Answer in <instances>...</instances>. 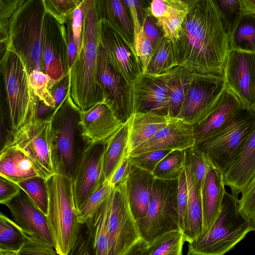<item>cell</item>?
<instances>
[{
  "instance_id": "obj_2",
  "label": "cell",
  "mask_w": 255,
  "mask_h": 255,
  "mask_svg": "<svg viewBox=\"0 0 255 255\" xmlns=\"http://www.w3.org/2000/svg\"><path fill=\"white\" fill-rule=\"evenodd\" d=\"M99 21L96 0H84L82 49L69 71V97L81 112L103 102L97 76Z\"/></svg>"
},
{
  "instance_id": "obj_37",
  "label": "cell",
  "mask_w": 255,
  "mask_h": 255,
  "mask_svg": "<svg viewBox=\"0 0 255 255\" xmlns=\"http://www.w3.org/2000/svg\"><path fill=\"white\" fill-rule=\"evenodd\" d=\"M184 242L180 231L167 233L148 245L147 255H182Z\"/></svg>"
},
{
  "instance_id": "obj_3",
  "label": "cell",
  "mask_w": 255,
  "mask_h": 255,
  "mask_svg": "<svg viewBox=\"0 0 255 255\" xmlns=\"http://www.w3.org/2000/svg\"><path fill=\"white\" fill-rule=\"evenodd\" d=\"M46 13L43 0H20L9 21L7 48L18 55L28 75L33 71L44 73L42 39Z\"/></svg>"
},
{
  "instance_id": "obj_6",
  "label": "cell",
  "mask_w": 255,
  "mask_h": 255,
  "mask_svg": "<svg viewBox=\"0 0 255 255\" xmlns=\"http://www.w3.org/2000/svg\"><path fill=\"white\" fill-rule=\"evenodd\" d=\"M238 200L225 192L213 225L206 234L188 243V255H224L254 231V223L240 212Z\"/></svg>"
},
{
  "instance_id": "obj_61",
  "label": "cell",
  "mask_w": 255,
  "mask_h": 255,
  "mask_svg": "<svg viewBox=\"0 0 255 255\" xmlns=\"http://www.w3.org/2000/svg\"><path fill=\"white\" fill-rule=\"evenodd\" d=\"M0 255H17L16 252L0 250Z\"/></svg>"
},
{
  "instance_id": "obj_32",
  "label": "cell",
  "mask_w": 255,
  "mask_h": 255,
  "mask_svg": "<svg viewBox=\"0 0 255 255\" xmlns=\"http://www.w3.org/2000/svg\"><path fill=\"white\" fill-rule=\"evenodd\" d=\"M111 199V191L102 205L85 222L95 255H110L108 219Z\"/></svg>"
},
{
  "instance_id": "obj_33",
  "label": "cell",
  "mask_w": 255,
  "mask_h": 255,
  "mask_svg": "<svg viewBox=\"0 0 255 255\" xmlns=\"http://www.w3.org/2000/svg\"><path fill=\"white\" fill-rule=\"evenodd\" d=\"M229 41L230 50L255 53V13L242 11Z\"/></svg>"
},
{
  "instance_id": "obj_49",
  "label": "cell",
  "mask_w": 255,
  "mask_h": 255,
  "mask_svg": "<svg viewBox=\"0 0 255 255\" xmlns=\"http://www.w3.org/2000/svg\"><path fill=\"white\" fill-rule=\"evenodd\" d=\"M17 255H59L56 248L34 238L29 237Z\"/></svg>"
},
{
  "instance_id": "obj_42",
  "label": "cell",
  "mask_w": 255,
  "mask_h": 255,
  "mask_svg": "<svg viewBox=\"0 0 255 255\" xmlns=\"http://www.w3.org/2000/svg\"><path fill=\"white\" fill-rule=\"evenodd\" d=\"M82 0H43L45 11L60 24L72 18L75 9Z\"/></svg>"
},
{
  "instance_id": "obj_58",
  "label": "cell",
  "mask_w": 255,
  "mask_h": 255,
  "mask_svg": "<svg viewBox=\"0 0 255 255\" xmlns=\"http://www.w3.org/2000/svg\"><path fill=\"white\" fill-rule=\"evenodd\" d=\"M65 25L66 28L68 66L69 71L77 58V50L73 38L71 19L66 23Z\"/></svg>"
},
{
  "instance_id": "obj_25",
  "label": "cell",
  "mask_w": 255,
  "mask_h": 255,
  "mask_svg": "<svg viewBox=\"0 0 255 255\" xmlns=\"http://www.w3.org/2000/svg\"><path fill=\"white\" fill-rule=\"evenodd\" d=\"M153 180L152 174L132 165L125 184L129 209L135 221L147 214Z\"/></svg>"
},
{
  "instance_id": "obj_41",
  "label": "cell",
  "mask_w": 255,
  "mask_h": 255,
  "mask_svg": "<svg viewBox=\"0 0 255 255\" xmlns=\"http://www.w3.org/2000/svg\"><path fill=\"white\" fill-rule=\"evenodd\" d=\"M215 0L222 23L229 38L242 14L241 0Z\"/></svg>"
},
{
  "instance_id": "obj_19",
  "label": "cell",
  "mask_w": 255,
  "mask_h": 255,
  "mask_svg": "<svg viewBox=\"0 0 255 255\" xmlns=\"http://www.w3.org/2000/svg\"><path fill=\"white\" fill-rule=\"evenodd\" d=\"M9 210L12 220L28 236L56 248L47 217L22 191L4 204Z\"/></svg>"
},
{
  "instance_id": "obj_62",
  "label": "cell",
  "mask_w": 255,
  "mask_h": 255,
  "mask_svg": "<svg viewBox=\"0 0 255 255\" xmlns=\"http://www.w3.org/2000/svg\"><path fill=\"white\" fill-rule=\"evenodd\" d=\"M254 231H255V223L254 224Z\"/></svg>"
},
{
  "instance_id": "obj_23",
  "label": "cell",
  "mask_w": 255,
  "mask_h": 255,
  "mask_svg": "<svg viewBox=\"0 0 255 255\" xmlns=\"http://www.w3.org/2000/svg\"><path fill=\"white\" fill-rule=\"evenodd\" d=\"M225 186L238 197L255 176V129L251 134L241 153L223 175Z\"/></svg>"
},
{
  "instance_id": "obj_56",
  "label": "cell",
  "mask_w": 255,
  "mask_h": 255,
  "mask_svg": "<svg viewBox=\"0 0 255 255\" xmlns=\"http://www.w3.org/2000/svg\"><path fill=\"white\" fill-rule=\"evenodd\" d=\"M132 166V164L129 157H125L108 181L109 184L113 188L118 187L123 184L130 173Z\"/></svg>"
},
{
  "instance_id": "obj_12",
  "label": "cell",
  "mask_w": 255,
  "mask_h": 255,
  "mask_svg": "<svg viewBox=\"0 0 255 255\" xmlns=\"http://www.w3.org/2000/svg\"><path fill=\"white\" fill-rule=\"evenodd\" d=\"M97 76L103 92V102L117 119L125 124L133 114L132 84L111 66L100 44Z\"/></svg>"
},
{
  "instance_id": "obj_15",
  "label": "cell",
  "mask_w": 255,
  "mask_h": 255,
  "mask_svg": "<svg viewBox=\"0 0 255 255\" xmlns=\"http://www.w3.org/2000/svg\"><path fill=\"white\" fill-rule=\"evenodd\" d=\"M106 143H88L73 177L75 206L78 212L105 181L102 168Z\"/></svg>"
},
{
  "instance_id": "obj_21",
  "label": "cell",
  "mask_w": 255,
  "mask_h": 255,
  "mask_svg": "<svg viewBox=\"0 0 255 255\" xmlns=\"http://www.w3.org/2000/svg\"><path fill=\"white\" fill-rule=\"evenodd\" d=\"M244 106L240 100L226 86L210 113L200 122L193 125L194 145L224 128Z\"/></svg>"
},
{
  "instance_id": "obj_36",
  "label": "cell",
  "mask_w": 255,
  "mask_h": 255,
  "mask_svg": "<svg viewBox=\"0 0 255 255\" xmlns=\"http://www.w3.org/2000/svg\"><path fill=\"white\" fill-rule=\"evenodd\" d=\"M29 238L12 220L0 213V250L17 253Z\"/></svg>"
},
{
  "instance_id": "obj_45",
  "label": "cell",
  "mask_w": 255,
  "mask_h": 255,
  "mask_svg": "<svg viewBox=\"0 0 255 255\" xmlns=\"http://www.w3.org/2000/svg\"><path fill=\"white\" fill-rule=\"evenodd\" d=\"M20 1V0H0V54L5 52L8 45L9 21Z\"/></svg>"
},
{
  "instance_id": "obj_11",
  "label": "cell",
  "mask_w": 255,
  "mask_h": 255,
  "mask_svg": "<svg viewBox=\"0 0 255 255\" xmlns=\"http://www.w3.org/2000/svg\"><path fill=\"white\" fill-rule=\"evenodd\" d=\"M125 183L111 190L108 219L110 255H124L141 239L129 209Z\"/></svg>"
},
{
  "instance_id": "obj_17",
  "label": "cell",
  "mask_w": 255,
  "mask_h": 255,
  "mask_svg": "<svg viewBox=\"0 0 255 255\" xmlns=\"http://www.w3.org/2000/svg\"><path fill=\"white\" fill-rule=\"evenodd\" d=\"M42 58L44 73L55 81L69 71L66 28L46 13L42 29Z\"/></svg>"
},
{
  "instance_id": "obj_39",
  "label": "cell",
  "mask_w": 255,
  "mask_h": 255,
  "mask_svg": "<svg viewBox=\"0 0 255 255\" xmlns=\"http://www.w3.org/2000/svg\"><path fill=\"white\" fill-rule=\"evenodd\" d=\"M46 180L40 176L34 177L17 183L34 205L47 216L48 194Z\"/></svg>"
},
{
  "instance_id": "obj_28",
  "label": "cell",
  "mask_w": 255,
  "mask_h": 255,
  "mask_svg": "<svg viewBox=\"0 0 255 255\" xmlns=\"http://www.w3.org/2000/svg\"><path fill=\"white\" fill-rule=\"evenodd\" d=\"M172 119L168 116L148 112L134 113L131 117L127 142V157L134 149L154 136Z\"/></svg>"
},
{
  "instance_id": "obj_52",
  "label": "cell",
  "mask_w": 255,
  "mask_h": 255,
  "mask_svg": "<svg viewBox=\"0 0 255 255\" xmlns=\"http://www.w3.org/2000/svg\"><path fill=\"white\" fill-rule=\"evenodd\" d=\"M239 209L248 220L255 222V185L241 194L238 200Z\"/></svg>"
},
{
  "instance_id": "obj_16",
  "label": "cell",
  "mask_w": 255,
  "mask_h": 255,
  "mask_svg": "<svg viewBox=\"0 0 255 255\" xmlns=\"http://www.w3.org/2000/svg\"><path fill=\"white\" fill-rule=\"evenodd\" d=\"M224 77L226 86L246 107L255 111V53L230 50Z\"/></svg>"
},
{
  "instance_id": "obj_1",
  "label": "cell",
  "mask_w": 255,
  "mask_h": 255,
  "mask_svg": "<svg viewBox=\"0 0 255 255\" xmlns=\"http://www.w3.org/2000/svg\"><path fill=\"white\" fill-rule=\"evenodd\" d=\"M188 3V12L173 42L178 66L193 73L224 76L229 41L216 1Z\"/></svg>"
},
{
  "instance_id": "obj_50",
  "label": "cell",
  "mask_w": 255,
  "mask_h": 255,
  "mask_svg": "<svg viewBox=\"0 0 255 255\" xmlns=\"http://www.w3.org/2000/svg\"><path fill=\"white\" fill-rule=\"evenodd\" d=\"M67 255H95L85 223L81 225L77 240Z\"/></svg>"
},
{
  "instance_id": "obj_18",
  "label": "cell",
  "mask_w": 255,
  "mask_h": 255,
  "mask_svg": "<svg viewBox=\"0 0 255 255\" xmlns=\"http://www.w3.org/2000/svg\"><path fill=\"white\" fill-rule=\"evenodd\" d=\"M168 72L160 75L141 73L135 78L131 84L133 114L152 112L168 116Z\"/></svg>"
},
{
  "instance_id": "obj_7",
  "label": "cell",
  "mask_w": 255,
  "mask_h": 255,
  "mask_svg": "<svg viewBox=\"0 0 255 255\" xmlns=\"http://www.w3.org/2000/svg\"><path fill=\"white\" fill-rule=\"evenodd\" d=\"M81 111L70 100L69 94L51 117L55 150V173L73 179L81 156L88 143L79 125Z\"/></svg>"
},
{
  "instance_id": "obj_43",
  "label": "cell",
  "mask_w": 255,
  "mask_h": 255,
  "mask_svg": "<svg viewBox=\"0 0 255 255\" xmlns=\"http://www.w3.org/2000/svg\"><path fill=\"white\" fill-rule=\"evenodd\" d=\"M185 152L201 196L210 162L200 151L193 147L185 149Z\"/></svg>"
},
{
  "instance_id": "obj_55",
  "label": "cell",
  "mask_w": 255,
  "mask_h": 255,
  "mask_svg": "<svg viewBox=\"0 0 255 255\" xmlns=\"http://www.w3.org/2000/svg\"><path fill=\"white\" fill-rule=\"evenodd\" d=\"M15 182L4 177H0V203L4 205L17 196L21 191Z\"/></svg>"
},
{
  "instance_id": "obj_44",
  "label": "cell",
  "mask_w": 255,
  "mask_h": 255,
  "mask_svg": "<svg viewBox=\"0 0 255 255\" xmlns=\"http://www.w3.org/2000/svg\"><path fill=\"white\" fill-rule=\"evenodd\" d=\"M112 187L105 180L78 212L79 221L83 224L91 217L108 197Z\"/></svg>"
},
{
  "instance_id": "obj_40",
  "label": "cell",
  "mask_w": 255,
  "mask_h": 255,
  "mask_svg": "<svg viewBox=\"0 0 255 255\" xmlns=\"http://www.w3.org/2000/svg\"><path fill=\"white\" fill-rule=\"evenodd\" d=\"M29 85L39 100L55 109L50 89L56 81L42 71H33L28 75Z\"/></svg>"
},
{
  "instance_id": "obj_14",
  "label": "cell",
  "mask_w": 255,
  "mask_h": 255,
  "mask_svg": "<svg viewBox=\"0 0 255 255\" xmlns=\"http://www.w3.org/2000/svg\"><path fill=\"white\" fill-rule=\"evenodd\" d=\"M99 38L100 45L109 63L131 84L142 73V66L133 45L104 20L99 19Z\"/></svg>"
},
{
  "instance_id": "obj_57",
  "label": "cell",
  "mask_w": 255,
  "mask_h": 255,
  "mask_svg": "<svg viewBox=\"0 0 255 255\" xmlns=\"http://www.w3.org/2000/svg\"><path fill=\"white\" fill-rule=\"evenodd\" d=\"M142 28L146 36L154 46L163 36L161 29L157 25L156 20L149 13L144 19Z\"/></svg>"
},
{
  "instance_id": "obj_63",
  "label": "cell",
  "mask_w": 255,
  "mask_h": 255,
  "mask_svg": "<svg viewBox=\"0 0 255 255\" xmlns=\"http://www.w3.org/2000/svg\"><path fill=\"white\" fill-rule=\"evenodd\" d=\"M187 255H188V254H187Z\"/></svg>"
},
{
  "instance_id": "obj_29",
  "label": "cell",
  "mask_w": 255,
  "mask_h": 255,
  "mask_svg": "<svg viewBox=\"0 0 255 255\" xmlns=\"http://www.w3.org/2000/svg\"><path fill=\"white\" fill-rule=\"evenodd\" d=\"M96 5L99 19L108 22L133 45V25L124 0H96Z\"/></svg>"
},
{
  "instance_id": "obj_38",
  "label": "cell",
  "mask_w": 255,
  "mask_h": 255,
  "mask_svg": "<svg viewBox=\"0 0 255 255\" xmlns=\"http://www.w3.org/2000/svg\"><path fill=\"white\" fill-rule=\"evenodd\" d=\"M185 150H173L158 164L152 175L163 180L177 179L184 169Z\"/></svg>"
},
{
  "instance_id": "obj_51",
  "label": "cell",
  "mask_w": 255,
  "mask_h": 255,
  "mask_svg": "<svg viewBox=\"0 0 255 255\" xmlns=\"http://www.w3.org/2000/svg\"><path fill=\"white\" fill-rule=\"evenodd\" d=\"M84 19V0H82L80 4L74 11L71 18V26L73 38L75 43L77 56L79 54L82 46V33Z\"/></svg>"
},
{
  "instance_id": "obj_59",
  "label": "cell",
  "mask_w": 255,
  "mask_h": 255,
  "mask_svg": "<svg viewBox=\"0 0 255 255\" xmlns=\"http://www.w3.org/2000/svg\"><path fill=\"white\" fill-rule=\"evenodd\" d=\"M147 249L148 244L140 239L124 255H147Z\"/></svg>"
},
{
  "instance_id": "obj_35",
  "label": "cell",
  "mask_w": 255,
  "mask_h": 255,
  "mask_svg": "<svg viewBox=\"0 0 255 255\" xmlns=\"http://www.w3.org/2000/svg\"><path fill=\"white\" fill-rule=\"evenodd\" d=\"M177 66L173 42L163 36L154 46L152 56L145 73L160 75Z\"/></svg>"
},
{
  "instance_id": "obj_48",
  "label": "cell",
  "mask_w": 255,
  "mask_h": 255,
  "mask_svg": "<svg viewBox=\"0 0 255 255\" xmlns=\"http://www.w3.org/2000/svg\"><path fill=\"white\" fill-rule=\"evenodd\" d=\"M124 1L128 7L132 20L135 35L141 29L144 19L149 13L148 7L150 1L124 0Z\"/></svg>"
},
{
  "instance_id": "obj_34",
  "label": "cell",
  "mask_w": 255,
  "mask_h": 255,
  "mask_svg": "<svg viewBox=\"0 0 255 255\" xmlns=\"http://www.w3.org/2000/svg\"><path fill=\"white\" fill-rule=\"evenodd\" d=\"M162 17L156 20L163 36L173 42L178 34L188 11V0H170Z\"/></svg>"
},
{
  "instance_id": "obj_30",
  "label": "cell",
  "mask_w": 255,
  "mask_h": 255,
  "mask_svg": "<svg viewBox=\"0 0 255 255\" xmlns=\"http://www.w3.org/2000/svg\"><path fill=\"white\" fill-rule=\"evenodd\" d=\"M131 117L105 144L102 168L105 180L109 181L123 159L127 157V142Z\"/></svg>"
},
{
  "instance_id": "obj_22",
  "label": "cell",
  "mask_w": 255,
  "mask_h": 255,
  "mask_svg": "<svg viewBox=\"0 0 255 255\" xmlns=\"http://www.w3.org/2000/svg\"><path fill=\"white\" fill-rule=\"evenodd\" d=\"M103 102L81 112V134L88 143H106L123 125Z\"/></svg>"
},
{
  "instance_id": "obj_26",
  "label": "cell",
  "mask_w": 255,
  "mask_h": 255,
  "mask_svg": "<svg viewBox=\"0 0 255 255\" xmlns=\"http://www.w3.org/2000/svg\"><path fill=\"white\" fill-rule=\"evenodd\" d=\"M226 191L223 174L210 163L201 194L203 235L209 232L217 218Z\"/></svg>"
},
{
  "instance_id": "obj_9",
  "label": "cell",
  "mask_w": 255,
  "mask_h": 255,
  "mask_svg": "<svg viewBox=\"0 0 255 255\" xmlns=\"http://www.w3.org/2000/svg\"><path fill=\"white\" fill-rule=\"evenodd\" d=\"M178 179L153 180L146 216L136 221L141 238L148 245L170 232L180 231L177 204Z\"/></svg>"
},
{
  "instance_id": "obj_54",
  "label": "cell",
  "mask_w": 255,
  "mask_h": 255,
  "mask_svg": "<svg viewBox=\"0 0 255 255\" xmlns=\"http://www.w3.org/2000/svg\"><path fill=\"white\" fill-rule=\"evenodd\" d=\"M188 196V185L185 170L181 172L178 178L177 204L180 230L186 210Z\"/></svg>"
},
{
  "instance_id": "obj_31",
  "label": "cell",
  "mask_w": 255,
  "mask_h": 255,
  "mask_svg": "<svg viewBox=\"0 0 255 255\" xmlns=\"http://www.w3.org/2000/svg\"><path fill=\"white\" fill-rule=\"evenodd\" d=\"M194 73L181 66L169 71L167 83L169 100L168 116L177 119L190 89Z\"/></svg>"
},
{
  "instance_id": "obj_47",
  "label": "cell",
  "mask_w": 255,
  "mask_h": 255,
  "mask_svg": "<svg viewBox=\"0 0 255 255\" xmlns=\"http://www.w3.org/2000/svg\"><path fill=\"white\" fill-rule=\"evenodd\" d=\"M134 48L142 68V73H145L152 56L154 46L146 36L143 28L134 37Z\"/></svg>"
},
{
  "instance_id": "obj_8",
  "label": "cell",
  "mask_w": 255,
  "mask_h": 255,
  "mask_svg": "<svg viewBox=\"0 0 255 255\" xmlns=\"http://www.w3.org/2000/svg\"><path fill=\"white\" fill-rule=\"evenodd\" d=\"M255 129V111L244 106L224 128L193 146L223 175Z\"/></svg>"
},
{
  "instance_id": "obj_60",
  "label": "cell",
  "mask_w": 255,
  "mask_h": 255,
  "mask_svg": "<svg viewBox=\"0 0 255 255\" xmlns=\"http://www.w3.org/2000/svg\"><path fill=\"white\" fill-rule=\"evenodd\" d=\"M242 11L255 13V0H241Z\"/></svg>"
},
{
  "instance_id": "obj_46",
  "label": "cell",
  "mask_w": 255,
  "mask_h": 255,
  "mask_svg": "<svg viewBox=\"0 0 255 255\" xmlns=\"http://www.w3.org/2000/svg\"><path fill=\"white\" fill-rule=\"evenodd\" d=\"M171 151H154L128 157L133 165L152 174L158 164Z\"/></svg>"
},
{
  "instance_id": "obj_24",
  "label": "cell",
  "mask_w": 255,
  "mask_h": 255,
  "mask_svg": "<svg viewBox=\"0 0 255 255\" xmlns=\"http://www.w3.org/2000/svg\"><path fill=\"white\" fill-rule=\"evenodd\" d=\"M184 170L188 196L181 232L185 242L189 243L204 234L203 215L201 196L186 155Z\"/></svg>"
},
{
  "instance_id": "obj_20",
  "label": "cell",
  "mask_w": 255,
  "mask_h": 255,
  "mask_svg": "<svg viewBox=\"0 0 255 255\" xmlns=\"http://www.w3.org/2000/svg\"><path fill=\"white\" fill-rule=\"evenodd\" d=\"M195 144L193 126L173 118L151 138L132 151L128 155L158 150H183Z\"/></svg>"
},
{
  "instance_id": "obj_5",
  "label": "cell",
  "mask_w": 255,
  "mask_h": 255,
  "mask_svg": "<svg viewBox=\"0 0 255 255\" xmlns=\"http://www.w3.org/2000/svg\"><path fill=\"white\" fill-rule=\"evenodd\" d=\"M48 194L47 219L59 255H67L75 245L81 224L78 218L73 180L55 173L46 179Z\"/></svg>"
},
{
  "instance_id": "obj_4",
  "label": "cell",
  "mask_w": 255,
  "mask_h": 255,
  "mask_svg": "<svg viewBox=\"0 0 255 255\" xmlns=\"http://www.w3.org/2000/svg\"><path fill=\"white\" fill-rule=\"evenodd\" d=\"M0 56V73L5 93L3 104L12 134L25 125L38 119L39 99L29 85L28 74L18 55L7 48Z\"/></svg>"
},
{
  "instance_id": "obj_53",
  "label": "cell",
  "mask_w": 255,
  "mask_h": 255,
  "mask_svg": "<svg viewBox=\"0 0 255 255\" xmlns=\"http://www.w3.org/2000/svg\"><path fill=\"white\" fill-rule=\"evenodd\" d=\"M70 81V72L68 71L51 88L50 93L54 101L55 110L69 94Z\"/></svg>"
},
{
  "instance_id": "obj_13",
  "label": "cell",
  "mask_w": 255,
  "mask_h": 255,
  "mask_svg": "<svg viewBox=\"0 0 255 255\" xmlns=\"http://www.w3.org/2000/svg\"><path fill=\"white\" fill-rule=\"evenodd\" d=\"M225 87L224 76L194 73L177 119L192 125L198 123L210 113Z\"/></svg>"
},
{
  "instance_id": "obj_10",
  "label": "cell",
  "mask_w": 255,
  "mask_h": 255,
  "mask_svg": "<svg viewBox=\"0 0 255 255\" xmlns=\"http://www.w3.org/2000/svg\"><path fill=\"white\" fill-rule=\"evenodd\" d=\"M9 145L22 149L45 180L55 173V150L51 118L38 119L25 125L12 133L10 142L3 147Z\"/></svg>"
},
{
  "instance_id": "obj_27",
  "label": "cell",
  "mask_w": 255,
  "mask_h": 255,
  "mask_svg": "<svg viewBox=\"0 0 255 255\" xmlns=\"http://www.w3.org/2000/svg\"><path fill=\"white\" fill-rule=\"evenodd\" d=\"M0 176L16 183L34 177L43 178L29 157L20 148L11 145L1 148Z\"/></svg>"
}]
</instances>
